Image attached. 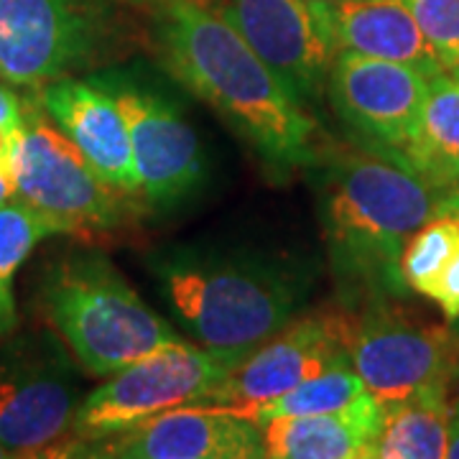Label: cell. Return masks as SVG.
<instances>
[{
    "mask_svg": "<svg viewBox=\"0 0 459 459\" xmlns=\"http://www.w3.org/2000/svg\"><path fill=\"white\" fill-rule=\"evenodd\" d=\"M151 44L166 72L212 105L268 161L312 164V117L210 3L151 5Z\"/></svg>",
    "mask_w": 459,
    "mask_h": 459,
    "instance_id": "cell-1",
    "label": "cell"
},
{
    "mask_svg": "<svg viewBox=\"0 0 459 459\" xmlns=\"http://www.w3.org/2000/svg\"><path fill=\"white\" fill-rule=\"evenodd\" d=\"M437 202L434 189L398 153L347 156L327 195V243L337 276L362 294H403L401 255L437 217Z\"/></svg>",
    "mask_w": 459,
    "mask_h": 459,
    "instance_id": "cell-2",
    "label": "cell"
},
{
    "mask_svg": "<svg viewBox=\"0 0 459 459\" xmlns=\"http://www.w3.org/2000/svg\"><path fill=\"white\" fill-rule=\"evenodd\" d=\"M171 307L202 347L243 360L291 322L296 289L276 268L228 255H177L164 263Z\"/></svg>",
    "mask_w": 459,
    "mask_h": 459,
    "instance_id": "cell-3",
    "label": "cell"
},
{
    "mask_svg": "<svg viewBox=\"0 0 459 459\" xmlns=\"http://www.w3.org/2000/svg\"><path fill=\"white\" fill-rule=\"evenodd\" d=\"M47 314L90 376H115L166 344L179 342L102 255H74L51 271Z\"/></svg>",
    "mask_w": 459,
    "mask_h": 459,
    "instance_id": "cell-4",
    "label": "cell"
},
{
    "mask_svg": "<svg viewBox=\"0 0 459 459\" xmlns=\"http://www.w3.org/2000/svg\"><path fill=\"white\" fill-rule=\"evenodd\" d=\"M347 355L380 406L406 403L446 395L459 373V334L439 322L376 304L352 316Z\"/></svg>",
    "mask_w": 459,
    "mask_h": 459,
    "instance_id": "cell-5",
    "label": "cell"
},
{
    "mask_svg": "<svg viewBox=\"0 0 459 459\" xmlns=\"http://www.w3.org/2000/svg\"><path fill=\"white\" fill-rule=\"evenodd\" d=\"M238 365L228 355L186 342L166 344L117 370L74 411L72 434L95 442L156 413L204 403Z\"/></svg>",
    "mask_w": 459,
    "mask_h": 459,
    "instance_id": "cell-6",
    "label": "cell"
},
{
    "mask_svg": "<svg viewBox=\"0 0 459 459\" xmlns=\"http://www.w3.org/2000/svg\"><path fill=\"white\" fill-rule=\"evenodd\" d=\"M8 174L21 202L59 217L72 232L110 228L123 217L120 189L102 179L82 151L51 126L41 102H26L23 120L11 138Z\"/></svg>",
    "mask_w": 459,
    "mask_h": 459,
    "instance_id": "cell-7",
    "label": "cell"
},
{
    "mask_svg": "<svg viewBox=\"0 0 459 459\" xmlns=\"http://www.w3.org/2000/svg\"><path fill=\"white\" fill-rule=\"evenodd\" d=\"M299 102L319 95L340 54L325 3L212 0Z\"/></svg>",
    "mask_w": 459,
    "mask_h": 459,
    "instance_id": "cell-8",
    "label": "cell"
},
{
    "mask_svg": "<svg viewBox=\"0 0 459 459\" xmlns=\"http://www.w3.org/2000/svg\"><path fill=\"white\" fill-rule=\"evenodd\" d=\"M95 80L113 95L126 115L138 189L148 202L169 207L189 197L207 171L197 131L156 92L126 77Z\"/></svg>",
    "mask_w": 459,
    "mask_h": 459,
    "instance_id": "cell-9",
    "label": "cell"
},
{
    "mask_svg": "<svg viewBox=\"0 0 459 459\" xmlns=\"http://www.w3.org/2000/svg\"><path fill=\"white\" fill-rule=\"evenodd\" d=\"M352 314H322L289 322L268 342L238 362L204 401L210 406H250L294 391L309 377L347 362Z\"/></svg>",
    "mask_w": 459,
    "mask_h": 459,
    "instance_id": "cell-10",
    "label": "cell"
},
{
    "mask_svg": "<svg viewBox=\"0 0 459 459\" xmlns=\"http://www.w3.org/2000/svg\"><path fill=\"white\" fill-rule=\"evenodd\" d=\"M427 90V72L355 51H340L329 72V95L344 123L398 156L416 131Z\"/></svg>",
    "mask_w": 459,
    "mask_h": 459,
    "instance_id": "cell-11",
    "label": "cell"
},
{
    "mask_svg": "<svg viewBox=\"0 0 459 459\" xmlns=\"http://www.w3.org/2000/svg\"><path fill=\"white\" fill-rule=\"evenodd\" d=\"M95 18L82 0H0V80L41 87L82 65Z\"/></svg>",
    "mask_w": 459,
    "mask_h": 459,
    "instance_id": "cell-12",
    "label": "cell"
},
{
    "mask_svg": "<svg viewBox=\"0 0 459 459\" xmlns=\"http://www.w3.org/2000/svg\"><path fill=\"white\" fill-rule=\"evenodd\" d=\"M80 449L95 459H255L263 455V434L258 424L222 406L195 403L156 413L95 442H80Z\"/></svg>",
    "mask_w": 459,
    "mask_h": 459,
    "instance_id": "cell-13",
    "label": "cell"
},
{
    "mask_svg": "<svg viewBox=\"0 0 459 459\" xmlns=\"http://www.w3.org/2000/svg\"><path fill=\"white\" fill-rule=\"evenodd\" d=\"M41 108L110 186L141 192L126 115L98 80L59 77L44 84Z\"/></svg>",
    "mask_w": 459,
    "mask_h": 459,
    "instance_id": "cell-14",
    "label": "cell"
},
{
    "mask_svg": "<svg viewBox=\"0 0 459 459\" xmlns=\"http://www.w3.org/2000/svg\"><path fill=\"white\" fill-rule=\"evenodd\" d=\"M74 394L44 368H0V444L18 457L62 439L74 421Z\"/></svg>",
    "mask_w": 459,
    "mask_h": 459,
    "instance_id": "cell-15",
    "label": "cell"
},
{
    "mask_svg": "<svg viewBox=\"0 0 459 459\" xmlns=\"http://www.w3.org/2000/svg\"><path fill=\"white\" fill-rule=\"evenodd\" d=\"M340 51L411 65L421 72H444L406 0H340L325 3Z\"/></svg>",
    "mask_w": 459,
    "mask_h": 459,
    "instance_id": "cell-16",
    "label": "cell"
},
{
    "mask_svg": "<svg viewBox=\"0 0 459 459\" xmlns=\"http://www.w3.org/2000/svg\"><path fill=\"white\" fill-rule=\"evenodd\" d=\"M383 406L373 395L337 413L281 416L261 427L263 455L279 459H355L373 452Z\"/></svg>",
    "mask_w": 459,
    "mask_h": 459,
    "instance_id": "cell-17",
    "label": "cell"
},
{
    "mask_svg": "<svg viewBox=\"0 0 459 459\" xmlns=\"http://www.w3.org/2000/svg\"><path fill=\"white\" fill-rule=\"evenodd\" d=\"M401 159L434 192L449 195L459 186V74L429 77L424 108Z\"/></svg>",
    "mask_w": 459,
    "mask_h": 459,
    "instance_id": "cell-18",
    "label": "cell"
},
{
    "mask_svg": "<svg viewBox=\"0 0 459 459\" xmlns=\"http://www.w3.org/2000/svg\"><path fill=\"white\" fill-rule=\"evenodd\" d=\"M449 416L446 395L383 406L370 459H446Z\"/></svg>",
    "mask_w": 459,
    "mask_h": 459,
    "instance_id": "cell-19",
    "label": "cell"
},
{
    "mask_svg": "<svg viewBox=\"0 0 459 459\" xmlns=\"http://www.w3.org/2000/svg\"><path fill=\"white\" fill-rule=\"evenodd\" d=\"M66 232H72V228L59 217L41 212L21 199L0 204V337H8L18 325L13 296L18 268L44 238Z\"/></svg>",
    "mask_w": 459,
    "mask_h": 459,
    "instance_id": "cell-20",
    "label": "cell"
},
{
    "mask_svg": "<svg viewBox=\"0 0 459 459\" xmlns=\"http://www.w3.org/2000/svg\"><path fill=\"white\" fill-rule=\"evenodd\" d=\"M362 395H368V388L355 373L352 362H337L322 376L309 377L294 391L279 395L273 401L250 403V406H222L235 416H243L247 421L263 427L271 419L281 416H319V413H337L358 403Z\"/></svg>",
    "mask_w": 459,
    "mask_h": 459,
    "instance_id": "cell-21",
    "label": "cell"
},
{
    "mask_svg": "<svg viewBox=\"0 0 459 459\" xmlns=\"http://www.w3.org/2000/svg\"><path fill=\"white\" fill-rule=\"evenodd\" d=\"M457 240L459 217H449V214L431 217L427 225L411 238L401 255V276L411 291L429 296L434 281L439 279L452 250L457 246Z\"/></svg>",
    "mask_w": 459,
    "mask_h": 459,
    "instance_id": "cell-22",
    "label": "cell"
},
{
    "mask_svg": "<svg viewBox=\"0 0 459 459\" xmlns=\"http://www.w3.org/2000/svg\"><path fill=\"white\" fill-rule=\"evenodd\" d=\"M444 72L459 74V0H406Z\"/></svg>",
    "mask_w": 459,
    "mask_h": 459,
    "instance_id": "cell-23",
    "label": "cell"
},
{
    "mask_svg": "<svg viewBox=\"0 0 459 459\" xmlns=\"http://www.w3.org/2000/svg\"><path fill=\"white\" fill-rule=\"evenodd\" d=\"M429 299H434L439 304L446 319H459V240L444 265V271L439 273V279L434 281Z\"/></svg>",
    "mask_w": 459,
    "mask_h": 459,
    "instance_id": "cell-24",
    "label": "cell"
},
{
    "mask_svg": "<svg viewBox=\"0 0 459 459\" xmlns=\"http://www.w3.org/2000/svg\"><path fill=\"white\" fill-rule=\"evenodd\" d=\"M23 110H26V102L8 87H0V128L16 131L18 123L23 120Z\"/></svg>",
    "mask_w": 459,
    "mask_h": 459,
    "instance_id": "cell-25",
    "label": "cell"
},
{
    "mask_svg": "<svg viewBox=\"0 0 459 459\" xmlns=\"http://www.w3.org/2000/svg\"><path fill=\"white\" fill-rule=\"evenodd\" d=\"M77 449H80V439H56L49 446L33 452L29 457L23 459H77Z\"/></svg>",
    "mask_w": 459,
    "mask_h": 459,
    "instance_id": "cell-26",
    "label": "cell"
},
{
    "mask_svg": "<svg viewBox=\"0 0 459 459\" xmlns=\"http://www.w3.org/2000/svg\"><path fill=\"white\" fill-rule=\"evenodd\" d=\"M446 459H459V398L452 406V416H449V455Z\"/></svg>",
    "mask_w": 459,
    "mask_h": 459,
    "instance_id": "cell-27",
    "label": "cell"
},
{
    "mask_svg": "<svg viewBox=\"0 0 459 459\" xmlns=\"http://www.w3.org/2000/svg\"><path fill=\"white\" fill-rule=\"evenodd\" d=\"M439 214H449V217H459V186L455 192H449V195H444L437 202V217Z\"/></svg>",
    "mask_w": 459,
    "mask_h": 459,
    "instance_id": "cell-28",
    "label": "cell"
},
{
    "mask_svg": "<svg viewBox=\"0 0 459 459\" xmlns=\"http://www.w3.org/2000/svg\"><path fill=\"white\" fill-rule=\"evenodd\" d=\"M11 138H13V131L8 128H0V169L8 171V159H11Z\"/></svg>",
    "mask_w": 459,
    "mask_h": 459,
    "instance_id": "cell-29",
    "label": "cell"
},
{
    "mask_svg": "<svg viewBox=\"0 0 459 459\" xmlns=\"http://www.w3.org/2000/svg\"><path fill=\"white\" fill-rule=\"evenodd\" d=\"M13 195H16V189H13V181H11V174L0 169V204L11 202V197H13Z\"/></svg>",
    "mask_w": 459,
    "mask_h": 459,
    "instance_id": "cell-30",
    "label": "cell"
},
{
    "mask_svg": "<svg viewBox=\"0 0 459 459\" xmlns=\"http://www.w3.org/2000/svg\"><path fill=\"white\" fill-rule=\"evenodd\" d=\"M128 3H135V5H159V3H166V0H128ZM202 3H212V0H202Z\"/></svg>",
    "mask_w": 459,
    "mask_h": 459,
    "instance_id": "cell-31",
    "label": "cell"
},
{
    "mask_svg": "<svg viewBox=\"0 0 459 459\" xmlns=\"http://www.w3.org/2000/svg\"><path fill=\"white\" fill-rule=\"evenodd\" d=\"M0 459H23V457H18V455H13L11 449H5V446L0 444Z\"/></svg>",
    "mask_w": 459,
    "mask_h": 459,
    "instance_id": "cell-32",
    "label": "cell"
},
{
    "mask_svg": "<svg viewBox=\"0 0 459 459\" xmlns=\"http://www.w3.org/2000/svg\"><path fill=\"white\" fill-rule=\"evenodd\" d=\"M87 457H90V455H87ZM95 459V457H92ZM204 459H250V457H204Z\"/></svg>",
    "mask_w": 459,
    "mask_h": 459,
    "instance_id": "cell-33",
    "label": "cell"
},
{
    "mask_svg": "<svg viewBox=\"0 0 459 459\" xmlns=\"http://www.w3.org/2000/svg\"><path fill=\"white\" fill-rule=\"evenodd\" d=\"M77 459H92V457H87L82 449H77Z\"/></svg>",
    "mask_w": 459,
    "mask_h": 459,
    "instance_id": "cell-34",
    "label": "cell"
},
{
    "mask_svg": "<svg viewBox=\"0 0 459 459\" xmlns=\"http://www.w3.org/2000/svg\"><path fill=\"white\" fill-rule=\"evenodd\" d=\"M312 3H340V0H312Z\"/></svg>",
    "mask_w": 459,
    "mask_h": 459,
    "instance_id": "cell-35",
    "label": "cell"
},
{
    "mask_svg": "<svg viewBox=\"0 0 459 459\" xmlns=\"http://www.w3.org/2000/svg\"><path fill=\"white\" fill-rule=\"evenodd\" d=\"M255 459H279V457H268V455H261V457H255Z\"/></svg>",
    "mask_w": 459,
    "mask_h": 459,
    "instance_id": "cell-36",
    "label": "cell"
},
{
    "mask_svg": "<svg viewBox=\"0 0 459 459\" xmlns=\"http://www.w3.org/2000/svg\"><path fill=\"white\" fill-rule=\"evenodd\" d=\"M355 459H370V455H362V457H355Z\"/></svg>",
    "mask_w": 459,
    "mask_h": 459,
    "instance_id": "cell-37",
    "label": "cell"
}]
</instances>
